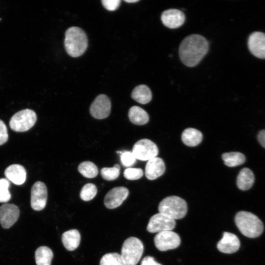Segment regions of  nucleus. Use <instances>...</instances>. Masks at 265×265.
Listing matches in <instances>:
<instances>
[{
  "instance_id": "32",
  "label": "nucleus",
  "mask_w": 265,
  "mask_h": 265,
  "mask_svg": "<svg viewBox=\"0 0 265 265\" xmlns=\"http://www.w3.org/2000/svg\"><path fill=\"white\" fill-rule=\"evenodd\" d=\"M120 159L124 166H131L135 162L136 158L132 152H122L120 155Z\"/></svg>"
},
{
  "instance_id": "21",
  "label": "nucleus",
  "mask_w": 265,
  "mask_h": 265,
  "mask_svg": "<svg viewBox=\"0 0 265 265\" xmlns=\"http://www.w3.org/2000/svg\"><path fill=\"white\" fill-rule=\"evenodd\" d=\"M203 138L202 133L194 128H187L182 132L181 139L186 145L194 147L201 143Z\"/></svg>"
},
{
  "instance_id": "29",
  "label": "nucleus",
  "mask_w": 265,
  "mask_h": 265,
  "mask_svg": "<svg viewBox=\"0 0 265 265\" xmlns=\"http://www.w3.org/2000/svg\"><path fill=\"white\" fill-rule=\"evenodd\" d=\"M120 167L116 164L112 167H104L101 170L102 177L107 181H112L117 179L120 174Z\"/></svg>"
},
{
  "instance_id": "35",
  "label": "nucleus",
  "mask_w": 265,
  "mask_h": 265,
  "mask_svg": "<svg viewBox=\"0 0 265 265\" xmlns=\"http://www.w3.org/2000/svg\"><path fill=\"white\" fill-rule=\"evenodd\" d=\"M140 265H162L155 260L151 256H148L144 257Z\"/></svg>"
},
{
  "instance_id": "4",
  "label": "nucleus",
  "mask_w": 265,
  "mask_h": 265,
  "mask_svg": "<svg viewBox=\"0 0 265 265\" xmlns=\"http://www.w3.org/2000/svg\"><path fill=\"white\" fill-rule=\"evenodd\" d=\"M159 211L174 220L181 219L186 214L187 204L185 200L180 197L168 196L160 202Z\"/></svg>"
},
{
  "instance_id": "31",
  "label": "nucleus",
  "mask_w": 265,
  "mask_h": 265,
  "mask_svg": "<svg viewBox=\"0 0 265 265\" xmlns=\"http://www.w3.org/2000/svg\"><path fill=\"white\" fill-rule=\"evenodd\" d=\"M143 172L141 168H129L125 170L124 176L125 178L129 180H135L141 178Z\"/></svg>"
},
{
  "instance_id": "14",
  "label": "nucleus",
  "mask_w": 265,
  "mask_h": 265,
  "mask_svg": "<svg viewBox=\"0 0 265 265\" xmlns=\"http://www.w3.org/2000/svg\"><path fill=\"white\" fill-rule=\"evenodd\" d=\"M248 46L254 56L265 58V33L259 31L252 33L249 37Z\"/></svg>"
},
{
  "instance_id": "10",
  "label": "nucleus",
  "mask_w": 265,
  "mask_h": 265,
  "mask_svg": "<svg viewBox=\"0 0 265 265\" xmlns=\"http://www.w3.org/2000/svg\"><path fill=\"white\" fill-rule=\"evenodd\" d=\"M47 198V188L45 184L40 181L35 182L31 189V208L37 211L42 210L46 205Z\"/></svg>"
},
{
  "instance_id": "22",
  "label": "nucleus",
  "mask_w": 265,
  "mask_h": 265,
  "mask_svg": "<svg viewBox=\"0 0 265 265\" xmlns=\"http://www.w3.org/2000/svg\"><path fill=\"white\" fill-rule=\"evenodd\" d=\"M131 96L137 102L141 104H146L151 101L152 94L147 86L141 84L136 86L133 89Z\"/></svg>"
},
{
  "instance_id": "34",
  "label": "nucleus",
  "mask_w": 265,
  "mask_h": 265,
  "mask_svg": "<svg viewBox=\"0 0 265 265\" xmlns=\"http://www.w3.org/2000/svg\"><path fill=\"white\" fill-rule=\"evenodd\" d=\"M7 129L4 123L0 119V145L5 143L8 140Z\"/></svg>"
},
{
  "instance_id": "18",
  "label": "nucleus",
  "mask_w": 265,
  "mask_h": 265,
  "mask_svg": "<svg viewBox=\"0 0 265 265\" xmlns=\"http://www.w3.org/2000/svg\"><path fill=\"white\" fill-rule=\"evenodd\" d=\"M4 175L7 180L16 185L23 184L26 180V172L21 165L14 164L6 168Z\"/></svg>"
},
{
  "instance_id": "37",
  "label": "nucleus",
  "mask_w": 265,
  "mask_h": 265,
  "mask_svg": "<svg viewBox=\"0 0 265 265\" xmlns=\"http://www.w3.org/2000/svg\"><path fill=\"white\" fill-rule=\"evenodd\" d=\"M124 1L128 3H134L138 1L139 0H124Z\"/></svg>"
},
{
  "instance_id": "33",
  "label": "nucleus",
  "mask_w": 265,
  "mask_h": 265,
  "mask_svg": "<svg viewBox=\"0 0 265 265\" xmlns=\"http://www.w3.org/2000/svg\"><path fill=\"white\" fill-rule=\"evenodd\" d=\"M120 0H102V3L104 7L108 11H114L119 6Z\"/></svg>"
},
{
  "instance_id": "11",
  "label": "nucleus",
  "mask_w": 265,
  "mask_h": 265,
  "mask_svg": "<svg viewBox=\"0 0 265 265\" xmlns=\"http://www.w3.org/2000/svg\"><path fill=\"white\" fill-rule=\"evenodd\" d=\"M111 110V102L106 95L100 94L94 100L90 106V113L92 117L98 119L107 117Z\"/></svg>"
},
{
  "instance_id": "5",
  "label": "nucleus",
  "mask_w": 265,
  "mask_h": 265,
  "mask_svg": "<svg viewBox=\"0 0 265 265\" xmlns=\"http://www.w3.org/2000/svg\"><path fill=\"white\" fill-rule=\"evenodd\" d=\"M144 246L141 241L135 237L126 239L122 246L121 256L126 265H136L143 252Z\"/></svg>"
},
{
  "instance_id": "7",
  "label": "nucleus",
  "mask_w": 265,
  "mask_h": 265,
  "mask_svg": "<svg viewBox=\"0 0 265 265\" xmlns=\"http://www.w3.org/2000/svg\"><path fill=\"white\" fill-rule=\"evenodd\" d=\"M132 153L136 159L146 161L156 157L159 150L156 144L148 139H142L133 145Z\"/></svg>"
},
{
  "instance_id": "8",
  "label": "nucleus",
  "mask_w": 265,
  "mask_h": 265,
  "mask_svg": "<svg viewBox=\"0 0 265 265\" xmlns=\"http://www.w3.org/2000/svg\"><path fill=\"white\" fill-rule=\"evenodd\" d=\"M179 236L172 231L158 233L154 238V243L158 249L161 251L174 249L180 244Z\"/></svg>"
},
{
  "instance_id": "23",
  "label": "nucleus",
  "mask_w": 265,
  "mask_h": 265,
  "mask_svg": "<svg viewBox=\"0 0 265 265\" xmlns=\"http://www.w3.org/2000/svg\"><path fill=\"white\" fill-rule=\"evenodd\" d=\"M128 116L131 122L137 125L146 124L149 119L147 112L138 106L131 107L129 109Z\"/></svg>"
},
{
  "instance_id": "12",
  "label": "nucleus",
  "mask_w": 265,
  "mask_h": 265,
  "mask_svg": "<svg viewBox=\"0 0 265 265\" xmlns=\"http://www.w3.org/2000/svg\"><path fill=\"white\" fill-rule=\"evenodd\" d=\"M19 208L13 204H4L0 207V223L2 228L8 229L18 220Z\"/></svg>"
},
{
  "instance_id": "24",
  "label": "nucleus",
  "mask_w": 265,
  "mask_h": 265,
  "mask_svg": "<svg viewBox=\"0 0 265 265\" xmlns=\"http://www.w3.org/2000/svg\"><path fill=\"white\" fill-rule=\"evenodd\" d=\"M53 258V251L47 246H40L35 251V258L37 265H51Z\"/></svg>"
},
{
  "instance_id": "16",
  "label": "nucleus",
  "mask_w": 265,
  "mask_h": 265,
  "mask_svg": "<svg viewBox=\"0 0 265 265\" xmlns=\"http://www.w3.org/2000/svg\"><path fill=\"white\" fill-rule=\"evenodd\" d=\"M240 246V241L236 235L224 232L222 238L217 244L218 250L224 253L231 254L237 252Z\"/></svg>"
},
{
  "instance_id": "25",
  "label": "nucleus",
  "mask_w": 265,
  "mask_h": 265,
  "mask_svg": "<svg viewBox=\"0 0 265 265\" xmlns=\"http://www.w3.org/2000/svg\"><path fill=\"white\" fill-rule=\"evenodd\" d=\"M222 159L226 165L229 167H235L240 165L245 161L243 154L238 152H231L222 154Z\"/></svg>"
},
{
  "instance_id": "30",
  "label": "nucleus",
  "mask_w": 265,
  "mask_h": 265,
  "mask_svg": "<svg viewBox=\"0 0 265 265\" xmlns=\"http://www.w3.org/2000/svg\"><path fill=\"white\" fill-rule=\"evenodd\" d=\"M10 184L6 179H0V202L6 203L11 198V195L9 191Z\"/></svg>"
},
{
  "instance_id": "36",
  "label": "nucleus",
  "mask_w": 265,
  "mask_h": 265,
  "mask_svg": "<svg viewBox=\"0 0 265 265\" xmlns=\"http://www.w3.org/2000/svg\"><path fill=\"white\" fill-rule=\"evenodd\" d=\"M258 140L260 144L265 148V130L259 132L258 134Z\"/></svg>"
},
{
  "instance_id": "19",
  "label": "nucleus",
  "mask_w": 265,
  "mask_h": 265,
  "mask_svg": "<svg viewBox=\"0 0 265 265\" xmlns=\"http://www.w3.org/2000/svg\"><path fill=\"white\" fill-rule=\"evenodd\" d=\"M61 239L66 249L69 251H73L80 245V235L77 230L72 229L63 233Z\"/></svg>"
},
{
  "instance_id": "2",
  "label": "nucleus",
  "mask_w": 265,
  "mask_h": 265,
  "mask_svg": "<svg viewBox=\"0 0 265 265\" xmlns=\"http://www.w3.org/2000/svg\"><path fill=\"white\" fill-rule=\"evenodd\" d=\"M88 45L86 35L80 28L70 27L65 32L64 46L66 52L72 57H77L82 55Z\"/></svg>"
},
{
  "instance_id": "27",
  "label": "nucleus",
  "mask_w": 265,
  "mask_h": 265,
  "mask_svg": "<svg viewBox=\"0 0 265 265\" xmlns=\"http://www.w3.org/2000/svg\"><path fill=\"white\" fill-rule=\"evenodd\" d=\"M100 265H126L121 255L109 253L104 255L100 261Z\"/></svg>"
},
{
  "instance_id": "6",
  "label": "nucleus",
  "mask_w": 265,
  "mask_h": 265,
  "mask_svg": "<svg viewBox=\"0 0 265 265\" xmlns=\"http://www.w3.org/2000/svg\"><path fill=\"white\" fill-rule=\"evenodd\" d=\"M36 120L37 116L33 110L30 109H23L12 116L9 121V126L15 132H24L32 127Z\"/></svg>"
},
{
  "instance_id": "26",
  "label": "nucleus",
  "mask_w": 265,
  "mask_h": 265,
  "mask_svg": "<svg viewBox=\"0 0 265 265\" xmlns=\"http://www.w3.org/2000/svg\"><path fill=\"white\" fill-rule=\"evenodd\" d=\"M78 171L84 177L93 178L97 176L98 169L96 165L92 162L85 161L78 166Z\"/></svg>"
},
{
  "instance_id": "15",
  "label": "nucleus",
  "mask_w": 265,
  "mask_h": 265,
  "mask_svg": "<svg viewBox=\"0 0 265 265\" xmlns=\"http://www.w3.org/2000/svg\"><path fill=\"white\" fill-rule=\"evenodd\" d=\"M163 24L170 28L181 26L185 21L184 13L177 9H169L163 11L161 16Z\"/></svg>"
},
{
  "instance_id": "17",
  "label": "nucleus",
  "mask_w": 265,
  "mask_h": 265,
  "mask_svg": "<svg viewBox=\"0 0 265 265\" xmlns=\"http://www.w3.org/2000/svg\"><path fill=\"white\" fill-rule=\"evenodd\" d=\"M165 170V166L163 160L161 158L156 157L147 161L145 174L148 179L153 180L161 176Z\"/></svg>"
},
{
  "instance_id": "20",
  "label": "nucleus",
  "mask_w": 265,
  "mask_h": 265,
  "mask_svg": "<svg viewBox=\"0 0 265 265\" xmlns=\"http://www.w3.org/2000/svg\"><path fill=\"white\" fill-rule=\"evenodd\" d=\"M255 181L253 172L248 168H243L239 172L237 179L238 188L242 190L250 189Z\"/></svg>"
},
{
  "instance_id": "38",
  "label": "nucleus",
  "mask_w": 265,
  "mask_h": 265,
  "mask_svg": "<svg viewBox=\"0 0 265 265\" xmlns=\"http://www.w3.org/2000/svg\"><path fill=\"white\" fill-rule=\"evenodd\" d=\"M1 19H0V20Z\"/></svg>"
},
{
  "instance_id": "1",
  "label": "nucleus",
  "mask_w": 265,
  "mask_h": 265,
  "mask_svg": "<svg viewBox=\"0 0 265 265\" xmlns=\"http://www.w3.org/2000/svg\"><path fill=\"white\" fill-rule=\"evenodd\" d=\"M208 50L209 43L205 38L199 34H191L181 43L180 58L185 65L194 67L200 62Z\"/></svg>"
},
{
  "instance_id": "28",
  "label": "nucleus",
  "mask_w": 265,
  "mask_h": 265,
  "mask_svg": "<svg viewBox=\"0 0 265 265\" xmlns=\"http://www.w3.org/2000/svg\"><path fill=\"white\" fill-rule=\"evenodd\" d=\"M97 193V188L94 184L88 183L85 185L80 192V198L85 201H88L94 198Z\"/></svg>"
},
{
  "instance_id": "9",
  "label": "nucleus",
  "mask_w": 265,
  "mask_h": 265,
  "mask_svg": "<svg viewBox=\"0 0 265 265\" xmlns=\"http://www.w3.org/2000/svg\"><path fill=\"white\" fill-rule=\"evenodd\" d=\"M176 226L175 220L161 213L153 215L150 219L147 230L152 233L171 231Z\"/></svg>"
},
{
  "instance_id": "3",
  "label": "nucleus",
  "mask_w": 265,
  "mask_h": 265,
  "mask_svg": "<svg viewBox=\"0 0 265 265\" xmlns=\"http://www.w3.org/2000/svg\"><path fill=\"white\" fill-rule=\"evenodd\" d=\"M236 224L242 234L250 238L260 236L264 231L261 220L255 214L244 211L238 212L235 218Z\"/></svg>"
},
{
  "instance_id": "13",
  "label": "nucleus",
  "mask_w": 265,
  "mask_h": 265,
  "mask_svg": "<svg viewBox=\"0 0 265 265\" xmlns=\"http://www.w3.org/2000/svg\"><path fill=\"white\" fill-rule=\"evenodd\" d=\"M129 195L128 189L124 186H118L110 189L104 199L105 206L110 209L120 206Z\"/></svg>"
}]
</instances>
